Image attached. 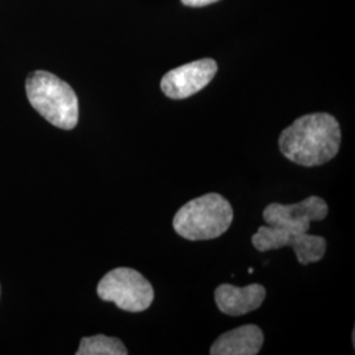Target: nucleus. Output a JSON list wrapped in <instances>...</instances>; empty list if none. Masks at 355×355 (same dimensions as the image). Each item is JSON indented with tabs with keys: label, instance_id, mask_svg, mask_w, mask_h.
<instances>
[{
	"label": "nucleus",
	"instance_id": "4",
	"mask_svg": "<svg viewBox=\"0 0 355 355\" xmlns=\"http://www.w3.org/2000/svg\"><path fill=\"white\" fill-rule=\"evenodd\" d=\"M98 296L128 312L146 311L154 300V290L135 268L119 267L107 272L98 284Z\"/></svg>",
	"mask_w": 355,
	"mask_h": 355
},
{
	"label": "nucleus",
	"instance_id": "5",
	"mask_svg": "<svg viewBox=\"0 0 355 355\" xmlns=\"http://www.w3.org/2000/svg\"><path fill=\"white\" fill-rule=\"evenodd\" d=\"M252 242L258 252L290 246L296 254L297 262L304 266L321 261L327 252V240L321 236L270 225L259 227L254 233Z\"/></svg>",
	"mask_w": 355,
	"mask_h": 355
},
{
	"label": "nucleus",
	"instance_id": "2",
	"mask_svg": "<svg viewBox=\"0 0 355 355\" xmlns=\"http://www.w3.org/2000/svg\"><path fill=\"white\" fill-rule=\"evenodd\" d=\"M26 96L31 105L51 125L70 130L79 119V103L74 89L58 76L38 70L26 78Z\"/></svg>",
	"mask_w": 355,
	"mask_h": 355
},
{
	"label": "nucleus",
	"instance_id": "6",
	"mask_svg": "<svg viewBox=\"0 0 355 355\" xmlns=\"http://www.w3.org/2000/svg\"><path fill=\"white\" fill-rule=\"evenodd\" d=\"M328 214V204L322 198L309 196L300 203L268 204L263 211V220L270 227L308 232L312 221H322Z\"/></svg>",
	"mask_w": 355,
	"mask_h": 355
},
{
	"label": "nucleus",
	"instance_id": "7",
	"mask_svg": "<svg viewBox=\"0 0 355 355\" xmlns=\"http://www.w3.org/2000/svg\"><path fill=\"white\" fill-rule=\"evenodd\" d=\"M217 73V64L203 58L170 70L161 80V89L167 98L182 101L207 87Z\"/></svg>",
	"mask_w": 355,
	"mask_h": 355
},
{
	"label": "nucleus",
	"instance_id": "3",
	"mask_svg": "<svg viewBox=\"0 0 355 355\" xmlns=\"http://www.w3.org/2000/svg\"><path fill=\"white\" fill-rule=\"evenodd\" d=\"M233 208L220 193H207L184 204L174 216L173 227L189 241H207L224 234L233 223Z\"/></svg>",
	"mask_w": 355,
	"mask_h": 355
},
{
	"label": "nucleus",
	"instance_id": "10",
	"mask_svg": "<svg viewBox=\"0 0 355 355\" xmlns=\"http://www.w3.org/2000/svg\"><path fill=\"white\" fill-rule=\"evenodd\" d=\"M76 355H127L125 345L119 338L98 334L82 338Z\"/></svg>",
	"mask_w": 355,
	"mask_h": 355
},
{
	"label": "nucleus",
	"instance_id": "9",
	"mask_svg": "<svg viewBox=\"0 0 355 355\" xmlns=\"http://www.w3.org/2000/svg\"><path fill=\"white\" fill-rule=\"evenodd\" d=\"M263 333L257 325H243L221 334L211 346V355H257L263 345Z\"/></svg>",
	"mask_w": 355,
	"mask_h": 355
},
{
	"label": "nucleus",
	"instance_id": "8",
	"mask_svg": "<svg viewBox=\"0 0 355 355\" xmlns=\"http://www.w3.org/2000/svg\"><path fill=\"white\" fill-rule=\"evenodd\" d=\"M265 299L266 288L257 283L246 287L221 284L215 291L217 308L228 316H243L253 312L262 305Z\"/></svg>",
	"mask_w": 355,
	"mask_h": 355
},
{
	"label": "nucleus",
	"instance_id": "11",
	"mask_svg": "<svg viewBox=\"0 0 355 355\" xmlns=\"http://www.w3.org/2000/svg\"><path fill=\"white\" fill-rule=\"evenodd\" d=\"M218 0H182V3L187 7H205L209 4H214Z\"/></svg>",
	"mask_w": 355,
	"mask_h": 355
},
{
	"label": "nucleus",
	"instance_id": "1",
	"mask_svg": "<svg viewBox=\"0 0 355 355\" xmlns=\"http://www.w3.org/2000/svg\"><path fill=\"white\" fill-rule=\"evenodd\" d=\"M341 146V128L329 114H304L279 137L282 154L293 164L315 167L331 161Z\"/></svg>",
	"mask_w": 355,
	"mask_h": 355
}]
</instances>
